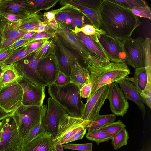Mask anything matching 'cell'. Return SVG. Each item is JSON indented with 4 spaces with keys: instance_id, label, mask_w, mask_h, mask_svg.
<instances>
[{
    "instance_id": "9",
    "label": "cell",
    "mask_w": 151,
    "mask_h": 151,
    "mask_svg": "<svg viewBox=\"0 0 151 151\" xmlns=\"http://www.w3.org/2000/svg\"><path fill=\"white\" fill-rule=\"evenodd\" d=\"M22 20L10 21L0 15V52L9 49L28 32L20 28Z\"/></svg>"
},
{
    "instance_id": "41",
    "label": "cell",
    "mask_w": 151,
    "mask_h": 151,
    "mask_svg": "<svg viewBox=\"0 0 151 151\" xmlns=\"http://www.w3.org/2000/svg\"><path fill=\"white\" fill-rule=\"evenodd\" d=\"M70 82V77L59 71L53 84L56 86H61L65 85Z\"/></svg>"
},
{
    "instance_id": "31",
    "label": "cell",
    "mask_w": 151,
    "mask_h": 151,
    "mask_svg": "<svg viewBox=\"0 0 151 151\" xmlns=\"http://www.w3.org/2000/svg\"><path fill=\"white\" fill-rule=\"evenodd\" d=\"M129 138L128 132L125 128L112 137V144L115 150H118L126 146Z\"/></svg>"
},
{
    "instance_id": "46",
    "label": "cell",
    "mask_w": 151,
    "mask_h": 151,
    "mask_svg": "<svg viewBox=\"0 0 151 151\" xmlns=\"http://www.w3.org/2000/svg\"><path fill=\"white\" fill-rule=\"evenodd\" d=\"M87 130V128H85L81 129L74 134L71 138H70L66 143L68 144L71 142L75 141L81 139L84 137L85 134Z\"/></svg>"
},
{
    "instance_id": "15",
    "label": "cell",
    "mask_w": 151,
    "mask_h": 151,
    "mask_svg": "<svg viewBox=\"0 0 151 151\" xmlns=\"http://www.w3.org/2000/svg\"><path fill=\"white\" fill-rule=\"evenodd\" d=\"M17 82L23 91L22 104L25 106H42L45 97V87L36 85L27 78H19Z\"/></svg>"
},
{
    "instance_id": "8",
    "label": "cell",
    "mask_w": 151,
    "mask_h": 151,
    "mask_svg": "<svg viewBox=\"0 0 151 151\" xmlns=\"http://www.w3.org/2000/svg\"><path fill=\"white\" fill-rule=\"evenodd\" d=\"M88 125L87 121L80 117L65 114L60 119L57 134L53 142L62 145L65 144L76 133L87 128Z\"/></svg>"
},
{
    "instance_id": "49",
    "label": "cell",
    "mask_w": 151,
    "mask_h": 151,
    "mask_svg": "<svg viewBox=\"0 0 151 151\" xmlns=\"http://www.w3.org/2000/svg\"><path fill=\"white\" fill-rule=\"evenodd\" d=\"M48 33L46 32H36L31 37V38L34 40L42 39L47 38L49 36Z\"/></svg>"
},
{
    "instance_id": "53",
    "label": "cell",
    "mask_w": 151,
    "mask_h": 151,
    "mask_svg": "<svg viewBox=\"0 0 151 151\" xmlns=\"http://www.w3.org/2000/svg\"><path fill=\"white\" fill-rule=\"evenodd\" d=\"M45 16L48 20L49 23L55 19V14L54 12L49 11L46 13Z\"/></svg>"
},
{
    "instance_id": "54",
    "label": "cell",
    "mask_w": 151,
    "mask_h": 151,
    "mask_svg": "<svg viewBox=\"0 0 151 151\" xmlns=\"http://www.w3.org/2000/svg\"><path fill=\"white\" fill-rule=\"evenodd\" d=\"M36 33V32L34 31L28 32L24 35L22 38L25 39L31 38L33 35Z\"/></svg>"
},
{
    "instance_id": "40",
    "label": "cell",
    "mask_w": 151,
    "mask_h": 151,
    "mask_svg": "<svg viewBox=\"0 0 151 151\" xmlns=\"http://www.w3.org/2000/svg\"><path fill=\"white\" fill-rule=\"evenodd\" d=\"M103 0L77 1L81 4L90 9L99 11Z\"/></svg>"
},
{
    "instance_id": "13",
    "label": "cell",
    "mask_w": 151,
    "mask_h": 151,
    "mask_svg": "<svg viewBox=\"0 0 151 151\" xmlns=\"http://www.w3.org/2000/svg\"><path fill=\"white\" fill-rule=\"evenodd\" d=\"M96 43L102 49L109 60L114 63H125L126 55L124 50L123 42L106 34L98 36Z\"/></svg>"
},
{
    "instance_id": "19",
    "label": "cell",
    "mask_w": 151,
    "mask_h": 151,
    "mask_svg": "<svg viewBox=\"0 0 151 151\" xmlns=\"http://www.w3.org/2000/svg\"><path fill=\"white\" fill-rule=\"evenodd\" d=\"M37 72L47 86L53 84L60 71L55 57H45L38 62Z\"/></svg>"
},
{
    "instance_id": "37",
    "label": "cell",
    "mask_w": 151,
    "mask_h": 151,
    "mask_svg": "<svg viewBox=\"0 0 151 151\" xmlns=\"http://www.w3.org/2000/svg\"><path fill=\"white\" fill-rule=\"evenodd\" d=\"M63 148L72 150L81 151H92V143L83 144H66L62 145Z\"/></svg>"
},
{
    "instance_id": "52",
    "label": "cell",
    "mask_w": 151,
    "mask_h": 151,
    "mask_svg": "<svg viewBox=\"0 0 151 151\" xmlns=\"http://www.w3.org/2000/svg\"><path fill=\"white\" fill-rule=\"evenodd\" d=\"M47 25L40 22L37 27L35 32H45L47 29Z\"/></svg>"
},
{
    "instance_id": "2",
    "label": "cell",
    "mask_w": 151,
    "mask_h": 151,
    "mask_svg": "<svg viewBox=\"0 0 151 151\" xmlns=\"http://www.w3.org/2000/svg\"><path fill=\"white\" fill-rule=\"evenodd\" d=\"M89 81L92 85L90 95L100 87L125 78L130 74V70L125 63L110 62L97 66L88 64Z\"/></svg>"
},
{
    "instance_id": "51",
    "label": "cell",
    "mask_w": 151,
    "mask_h": 151,
    "mask_svg": "<svg viewBox=\"0 0 151 151\" xmlns=\"http://www.w3.org/2000/svg\"><path fill=\"white\" fill-rule=\"evenodd\" d=\"M14 112H7L0 106V121L12 115Z\"/></svg>"
},
{
    "instance_id": "35",
    "label": "cell",
    "mask_w": 151,
    "mask_h": 151,
    "mask_svg": "<svg viewBox=\"0 0 151 151\" xmlns=\"http://www.w3.org/2000/svg\"><path fill=\"white\" fill-rule=\"evenodd\" d=\"M75 32L81 31L83 34L89 37L95 36L98 37L100 35L106 34V32L102 28L97 29L91 24H85L81 28L74 27Z\"/></svg>"
},
{
    "instance_id": "21",
    "label": "cell",
    "mask_w": 151,
    "mask_h": 151,
    "mask_svg": "<svg viewBox=\"0 0 151 151\" xmlns=\"http://www.w3.org/2000/svg\"><path fill=\"white\" fill-rule=\"evenodd\" d=\"M122 90L125 97L135 103L138 106L144 119L146 110L144 103L140 96L139 92L136 88L131 82L124 78L116 82Z\"/></svg>"
},
{
    "instance_id": "58",
    "label": "cell",
    "mask_w": 151,
    "mask_h": 151,
    "mask_svg": "<svg viewBox=\"0 0 151 151\" xmlns=\"http://www.w3.org/2000/svg\"><path fill=\"white\" fill-rule=\"evenodd\" d=\"M141 151H143V150H141Z\"/></svg>"
},
{
    "instance_id": "36",
    "label": "cell",
    "mask_w": 151,
    "mask_h": 151,
    "mask_svg": "<svg viewBox=\"0 0 151 151\" xmlns=\"http://www.w3.org/2000/svg\"><path fill=\"white\" fill-rule=\"evenodd\" d=\"M113 1L130 10L135 8L148 6L146 2L143 0H113Z\"/></svg>"
},
{
    "instance_id": "57",
    "label": "cell",
    "mask_w": 151,
    "mask_h": 151,
    "mask_svg": "<svg viewBox=\"0 0 151 151\" xmlns=\"http://www.w3.org/2000/svg\"><path fill=\"white\" fill-rule=\"evenodd\" d=\"M1 66H0V73H1Z\"/></svg>"
},
{
    "instance_id": "22",
    "label": "cell",
    "mask_w": 151,
    "mask_h": 151,
    "mask_svg": "<svg viewBox=\"0 0 151 151\" xmlns=\"http://www.w3.org/2000/svg\"><path fill=\"white\" fill-rule=\"evenodd\" d=\"M88 64L81 61H77L74 65L70 76V82L79 86L80 88L88 83L89 79Z\"/></svg>"
},
{
    "instance_id": "28",
    "label": "cell",
    "mask_w": 151,
    "mask_h": 151,
    "mask_svg": "<svg viewBox=\"0 0 151 151\" xmlns=\"http://www.w3.org/2000/svg\"><path fill=\"white\" fill-rule=\"evenodd\" d=\"M151 42L148 37L145 40L143 43L144 67L145 69L147 77V82L151 83Z\"/></svg>"
},
{
    "instance_id": "16",
    "label": "cell",
    "mask_w": 151,
    "mask_h": 151,
    "mask_svg": "<svg viewBox=\"0 0 151 151\" xmlns=\"http://www.w3.org/2000/svg\"><path fill=\"white\" fill-rule=\"evenodd\" d=\"M47 104L43 125L45 131L51 135L53 140L57 135L61 118L67 113L62 106L51 97L48 99Z\"/></svg>"
},
{
    "instance_id": "1",
    "label": "cell",
    "mask_w": 151,
    "mask_h": 151,
    "mask_svg": "<svg viewBox=\"0 0 151 151\" xmlns=\"http://www.w3.org/2000/svg\"><path fill=\"white\" fill-rule=\"evenodd\" d=\"M101 27L106 34L122 42L141 24L130 10L113 0H103L99 11Z\"/></svg>"
},
{
    "instance_id": "55",
    "label": "cell",
    "mask_w": 151,
    "mask_h": 151,
    "mask_svg": "<svg viewBox=\"0 0 151 151\" xmlns=\"http://www.w3.org/2000/svg\"><path fill=\"white\" fill-rule=\"evenodd\" d=\"M2 123L1 121L0 122V132L2 130Z\"/></svg>"
},
{
    "instance_id": "6",
    "label": "cell",
    "mask_w": 151,
    "mask_h": 151,
    "mask_svg": "<svg viewBox=\"0 0 151 151\" xmlns=\"http://www.w3.org/2000/svg\"><path fill=\"white\" fill-rule=\"evenodd\" d=\"M0 132V151H20L22 141L12 115L1 121Z\"/></svg>"
},
{
    "instance_id": "56",
    "label": "cell",
    "mask_w": 151,
    "mask_h": 151,
    "mask_svg": "<svg viewBox=\"0 0 151 151\" xmlns=\"http://www.w3.org/2000/svg\"><path fill=\"white\" fill-rule=\"evenodd\" d=\"M3 86L1 84V83H0V91L2 89V88H3Z\"/></svg>"
},
{
    "instance_id": "4",
    "label": "cell",
    "mask_w": 151,
    "mask_h": 151,
    "mask_svg": "<svg viewBox=\"0 0 151 151\" xmlns=\"http://www.w3.org/2000/svg\"><path fill=\"white\" fill-rule=\"evenodd\" d=\"M47 106H25L22 105L14 111L12 116L17 126L22 141L46 113Z\"/></svg>"
},
{
    "instance_id": "44",
    "label": "cell",
    "mask_w": 151,
    "mask_h": 151,
    "mask_svg": "<svg viewBox=\"0 0 151 151\" xmlns=\"http://www.w3.org/2000/svg\"><path fill=\"white\" fill-rule=\"evenodd\" d=\"M81 14H73L70 12H60L58 14H55V19L58 24H61L62 23L64 22L65 20L68 18L73 16L78 15Z\"/></svg>"
},
{
    "instance_id": "32",
    "label": "cell",
    "mask_w": 151,
    "mask_h": 151,
    "mask_svg": "<svg viewBox=\"0 0 151 151\" xmlns=\"http://www.w3.org/2000/svg\"><path fill=\"white\" fill-rule=\"evenodd\" d=\"M46 113L43 114L40 121L31 129L22 141V144L30 141L38 134L45 132L44 127L43 121Z\"/></svg>"
},
{
    "instance_id": "47",
    "label": "cell",
    "mask_w": 151,
    "mask_h": 151,
    "mask_svg": "<svg viewBox=\"0 0 151 151\" xmlns=\"http://www.w3.org/2000/svg\"><path fill=\"white\" fill-rule=\"evenodd\" d=\"M14 50L8 49L4 51L0 52V66L13 53Z\"/></svg>"
},
{
    "instance_id": "27",
    "label": "cell",
    "mask_w": 151,
    "mask_h": 151,
    "mask_svg": "<svg viewBox=\"0 0 151 151\" xmlns=\"http://www.w3.org/2000/svg\"><path fill=\"white\" fill-rule=\"evenodd\" d=\"M116 119L114 114L97 116L87 127L88 132L98 129L109 124L112 123Z\"/></svg>"
},
{
    "instance_id": "30",
    "label": "cell",
    "mask_w": 151,
    "mask_h": 151,
    "mask_svg": "<svg viewBox=\"0 0 151 151\" xmlns=\"http://www.w3.org/2000/svg\"><path fill=\"white\" fill-rule=\"evenodd\" d=\"M112 137L99 129L88 132L86 137L89 140L95 142L98 145L100 143L108 142Z\"/></svg>"
},
{
    "instance_id": "14",
    "label": "cell",
    "mask_w": 151,
    "mask_h": 151,
    "mask_svg": "<svg viewBox=\"0 0 151 151\" xmlns=\"http://www.w3.org/2000/svg\"><path fill=\"white\" fill-rule=\"evenodd\" d=\"M142 37L133 39L131 37L123 42L124 51L126 55L125 63L134 68L144 67L143 43Z\"/></svg>"
},
{
    "instance_id": "39",
    "label": "cell",
    "mask_w": 151,
    "mask_h": 151,
    "mask_svg": "<svg viewBox=\"0 0 151 151\" xmlns=\"http://www.w3.org/2000/svg\"><path fill=\"white\" fill-rule=\"evenodd\" d=\"M137 17L151 19V9L148 6L135 8L130 10Z\"/></svg>"
},
{
    "instance_id": "48",
    "label": "cell",
    "mask_w": 151,
    "mask_h": 151,
    "mask_svg": "<svg viewBox=\"0 0 151 151\" xmlns=\"http://www.w3.org/2000/svg\"><path fill=\"white\" fill-rule=\"evenodd\" d=\"M44 43L45 42L43 41H35L31 42L27 45V47L29 49L35 51L41 46H42Z\"/></svg>"
},
{
    "instance_id": "45",
    "label": "cell",
    "mask_w": 151,
    "mask_h": 151,
    "mask_svg": "<svg viewBox=\"0 0 151 151\" xmlns=\"http://www.w3.org/2000/svg\"><path fill=\"white\" fill-rule=\"evenodd\" d=\"M92 88L91 83L89 81L83 85L80 89L81 96L84 98H88L90 96Z\"/></svg>"
},
{
    "instance_id": "11",
    "label": "cell",
    "mask_w": 151,
    "mask_h": 151,
    "mask_svg": "<svg viewBox=\"0 0 151 151\" xmlns=\"http://www.w3.org/2000/svg\"><path fill=\"white\" fill-rule=\"evenodd\" d=\"M54 40L58 54L55 58L60 71L70 77L76 62L81 61L88 64L77 53L65 45L56 35Z\"/></svg>"
},
{
    "instance_id": "17",
    "label": "cell",
    "mask_w": 151,
    "mask_h": 151,
    "mask_svg": "<svg viewBox=\"0 0 151 151\" xmlns=\"http://www.w3.org/2000/svg\"><path fill=\"white\" fill-rule=\"evenodd\" d=\"M36 7L32 1L0 0V15L12 14L23 19L35 15Z\"/></svg>"
},
{
    "instance_id": "20",
    "label": "cell",
    "mask_w": 151,
    "mask_h": 151,
    "mask_svg": "<svg viewBox=\"0 0 151 151\" xmlns=\"http://www.w3.org/2000/svg\"><path fill=\"white\" fill-rule=\"evenodd\" d=\"M54 143L51 135L46 132L30 141L22 144L20 151H54Z\"/></svg>"
},
{
    "instance_id": "18",
    "label": "cell",
    "mask_w": 151,
    "mask_h": 151,
    "mask_svg": "<svg viewBox=\"0 0 151 151\" xmlns=\"http://www.w3.org/2000/svg\"><path fill=\"white\" fill-rule=\"evenodd\" d=\"M107 99L109 102L111 110L116 116H123L127 113L129 106V103L116 83L110 84Z\"/></svg>"
},
{
    "instance_id": "7",
    "label": "cell",
    "mask_w": 151,
    "mask_h": 151,
    "mask_svg": "<svg viewBox=\"0 0 151 151\" xmlns=\"http://www.w3.org/2000/svg\"><path fill=\"white\" fill-rule=\"evenodd\" d=\"M37 50L13 64L21 77L25 78L36 85L45 87L47 85L40 78L37 72L38 63L43 58L39 55Z\"/></svg>"
},
{
    "instance_id": "12",
    "label": "cell",
    "mask_w": 151,
    "mask_h": 151,
    "mask_svg": "<svg viewBox=\"0 0 151 151\" xmlns=\"http://www.w3.org/2000/svg\"><path fill=\"white\" fill-rule=\"evenodd\" d=\"M23 91L17 81L4 86L0 91V106L7 112H14L22 105Z\"/></svg>"
},
{
    "instance_id": "24",
    "label": "cell",
    "mask_w": 151,
    "mask_h": 151,
    "mask_svg": "<svg viewBox=\"0 0 151 151\" xmlns=\"http://www.w3.org/2000/svg\"><path fill=\"white\" fill-rule=\"evenodd\" d=\"M66 3L77 8L90 20L92 25L97 29L101 28L99 11L92 9L80 4L77 0L67 1Z\"/></svg>"
},
{
    "instance_id": "23",
    "label": "cell",
    "mask_w": 151,
    "mask_h": 151,
    "mask_svg": "<svg viewBox=\"0 0 151 151\" xmlns=\"http://www.w3.org/2000/svg\"><path fill=\"white\" fill-rule=\"evenodd\" d=\"M72 31L76 38L93 54L99 58L109 61L102 49L90 37L81 31Z\"/></svg>"
},
{
    "instance_id": "3",
    "label": "cell",
    "mask_w": 151,
    "mask_h": 151,
    "mask_svg": "<svg viewBox=\"0 0 151 151\" xmlns=\"http://www.w3.org/2000/svg\"><path fill=\"white\" fill-rule=\"evenodd\" d=\"M48 87V93L51 98L62 106L68 115L81 118L84 104L78 86L70 82L63 86L52 84Z\"/></svg>"
},
{
    "instance_id": "25",
    "label": "cell",
    "mask_w": 151,
    "mask_h": 151,
    "mask_svg": "<svg viewBox=\"0 0 151 151\" xmlns=\"http://www.w3.org/2000/svg\"><path fill=\"white\" fill-rule=\"evenodd\" d=\"M0 83L4 86L17 81L21 77L18 74L14 64L1 66Z\"/></svg>"
},
{
    "instance_id": "42",
    "label": "cell",
    "mask_w": 151,
    "mask_h": 151,
    "mask_svg": "<svg viewBox=\"0 0 151 151\" xmlns=\"http://www.w3.org/2000/svg\"><path fill=\"white\" fill-rule=\"evenodd\" d=\"M36 8L40 9H44L53 5L57 1L52 0H32Z\"/></svg>"
},
{
    "instance_id": "26",
    "label": "cell",
    "mask_w": 151,
    "mask_h": 151,
    "mask_svg": "<svg viewBox=\"0 0 151 151\" xmlns=\"http://www.w3.org/2000/svg\"><path fill=\"white\" fill-rule=\"evenodd\" d=\"M125 78L133 83L139 93L144 90L148 81L147 73L144 67L136 68L133 77H128Z\"/></svg>"
},
{
    "instance_id": "5",
    "label": "cell",
    "mask_w": 151,
    "mask_h": 151,
    "mask_svg": "<svg viewBox=\"0 0 151 151\" xmlns=\"http://www.w3.org/2000/svg\"><path fill=\"white\" fill-rule=\"evenodd\" d=\"M58 25L55 35L65 45L77 53L85 62L87 63H93L101 59L86 48L68 27L61 24Z\"/></svg>"
},
{
    "instance_id": "29",
    "label": "cell",
    "mask_w": 151,
    "mask_h": 151,
    "mask_svg": "<svg viewBox=\"0 0 151 151\" xmlns=\"http://www.w3.org/2000/svg\"><path fill=\"white\" fill-rule=\"evenodd\" d=\"M35 51L29 49L27 48V46L19 48L14 50L13 53L1 66L3 65H7L13 64L26 57Z\"/></svg>"
},
{
    "instance_id": "43",
    "label": "cell",
    "mask_w": 151,
    "mask_h": 151,
    "mask_svg": "<svg viewBox=\"0 0 151 151\" xmlns=\"http://www.w3.org/2000/svg\"><path fill=\"white\" fill-rule=\"evenodd\" d=\"M31 38L27 39H24L23 38H21L14 43L9 47V49L14 50L17 49L19 48L26 46L31 42L35 41Z\"/></svg>"
},
{
    "instance_id": "38",
    "label": "cell",
    "mask_w": 151,
    "mask_h": 151,
    "mask_svg": "<svg viewBox=\"0 0 151 151\" xmlns=\"http://www.w3.org/2000/svg\"><path fill=\"white\" fill-rule=\"evenodd\" d=\"M140 98L143 103L151 108V83L147 82L144 89L140 93Z\"/></svg>"
},
{
    "instance_id": "10",
    "label": "cell",
    "mask_w": 151,
    "mask_h": 151,
    "mask_svg": "<svg viewBox=\"0 0 151 151\" xmlns=\"http://www.w3.org/2000/svg\"><path fill=\"white\" fill-rule=\"evenodd\" d=\"M110 84L103 86L97 89L88 98L84 104L81 118L89 125L99 114L101 108L107 99Z\"/></svg>"
},
{
    "instance_id": "34",
    "label": "cell",
    "mask_w": 151,
    "mask_h": 151,
    "mask_svg": "<svg viewBox=\"0 0 151 151\" xmlns=\"http://www.w3.org/2000/svg\"><path fill=\"white\" fill-rule=\"evenodd\" d=\"M40 22L35 15L22 20L20 28L27 32H35L37 27Z\"/></svg>"
},
{
    "instance_id": "33",
    "label": "cell",
    "mask_w": 151,
    "mask_h": 151,
    "mask_svg": "<svg viewBox=\"0 0 151 151\" xmlns=\"http://www.w3.org/2000/svg\"><path fill=\"white\" fill-rule=\"evenodd\" d=\"M125 127L126 125L119 120L109 124L99 129L113 137L125 128Z\"/></svg>"
},
{
    "instance_id": "50",
    "label": "cell",
    "mask_w": 151,
    "mask_h": 151,
    "mask_svg": "<svg viewBox=\"0 0 151 151\" xmlns=\"http://www.w3.org/2000/svg\"><path fill=\"white\" fill-rule=\"evenodd\" d=\"M51 46V42H45L42 46L39 52V55L44 58L43 55L45 53Z\"/></svg>"
}]
</instances>
